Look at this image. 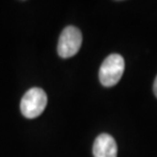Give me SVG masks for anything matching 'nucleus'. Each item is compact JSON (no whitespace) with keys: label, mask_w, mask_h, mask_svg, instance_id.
Listing matches in <instances>:
<instances>
[{"label":"nucleus","mask_w":157,"mask_h":157,"mask_svg":"<svg viewBox=\"0 0 157 157\" xmlns=\"http://www.w3.org/2000/svg\"><path fill=\"white\" fill-rule=\"evenodd\" d=\"M124 71V59L117 53L108 55L99 70V80L104 87L115 86Z\"/></svg>","instance_id":"1"},{"label":"nucleus","mask_w":157,"mask_h":157,"mask_svg":"<svg viewBox=\"0 0 157 157\" xmlns=\"http://www.w3.org/2000/svg\"><path fill=\"white\" fill-rule=\"evenodd\" d=\"M47 105V95L41 88L27 91L21 101V111L25 117L36 118L43 113Z\"/></svg>","instance_id":"2"},{"label":"nucleus","mask_w":157,"mask_h":157,"mask_svg":"<svg viewBox=\"0 0 157 157\" xmlns=\"http://www.w3.org/2000/svg\"><path fill=\"white\" fill-rule=\"evenodd\" d=\"M83 36L78 28L74 26L64 28L58 40V55L61 58H70L71 56H75L81 48Z\"/></svg>","instance_id":"3"},{"label":"nucleus","mask_w":157,"mask_h":157,"mask_svg":"<svg viewBox=\"0 0 157 157\" xmlns=\"http://www.w3.org/2000/svg\"><path fill=\"white\" fill-rule=\"evenodd\" d=\"M94 157H117V145L113 137L101 134L95 139L93 145Z\"/></svg>","instance_id":"4"},{"label":"nucleus","mask_w":157,"mask_h":157,"mask_svg":"<svg viewBox=\"0 0 157 157\" xmlns=\"http://www.w3.org/2000/svg\"><path fill=\"white\" fill-rule=\"evenodd\" d=\"M153 91H154V95L157 97V77L155 78L154 84H153Z\"/></svg>","instance_id":"5"}]
</instances>
